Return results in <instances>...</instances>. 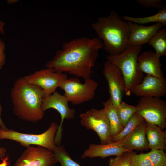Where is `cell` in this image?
<instances>
[{"instance_id":"obj_11","label":"cell","mask_w":166,"mask_h":166,"mask_svg":"<svg viewBox=\"0 0 166 166\" xmlns=\"http://www.w3.org/2000/svg\"><path fill=\"white\" fill-rule=\"evenodd\" d=\"M26 148L13 166H54L58 162L53 151L40 146Z\"/></svg>"},{"instance_id":"obj_28","label":"cell","mask_w":166,"mask_h":166,"mask_svg":"<svg viewBox=\"0 0 166 166\" xmlns=\"http://www.w3.org/2000/svg\"><path fill=\"white\" fill-rule=\"evenodd\" d=\"M162 0H137V2L144 7H152L160 10L165 6L163 4Z\"/></svg>"},{"instance_id":"obj_7","label":"cell","mask_w":166,"mask_h":166,"mask_svg":"<svg viewBox=\"0 0 166 166\" xmlns=\"http://www.w3.org/2000/svg\"><path fill=\"white\" fill-rule=\"evenodd\" d=\"M136 113L147 122L164 129L166 127V102L160 97H141L136 106Z\"/></svg>"},{"instance_id":"obj_25","label":"cell","mask_w":166,"mask_h":166,"mask_svg":"<svg viewBox=\"0 0 166 166\" xmlns=\"http://www.w3.org/2000/svg\"><path fill=\"white\" fill-rule=\"evenodd\" d=\"M124 154L132 166H153L146 153L136 154L134 152H126Z\"/></svg>"},{"instance_id":"obj_23","label":"cell","mask_w":166,"mask_h":166,"mask_svg":"<svg viewBox=\"0 0 166 166\" xmlns=\"http://www.w3.org/2000/svg\"><path fill=\"white\" fill-rule=\"evenodd\" d=\"M115 108L124 128L130 117L136 111V106L130 105L123 101H121Z\"/></svg>"},{"instance_id":"obj_27","label":"cell","mask_w":166,"mask_h":166,"mask_svg":"<svg viewBox=\"0 0 166 166\" xmlns=\"http://www.w3.org/2000/svg\"><path fill=\"white\" fill-rule=\"evenodd\" d=\"M108 166H132L129 160L124 154L110 158Z\"/></svg>"},{"instance_id":"obj_3","label":"cell","mask_w":166,"mask_h":166,"mask_svg":"<svg viewBox=\"0 0 166 166\" xmlns=\"http://www.w3.org/2000/svg\"><path fill=\"white\" fill-rule=\"evenodd\" d=\"M91 27L109 55L120 54L128 47L130 30L128 22L113 10L107 16L99 17Z\"/></svg>"},{"instance_id":"obj_14","label":"cell","mask_w":166,"mask_h":166,"mask_svg":"<svg viewBox=\"0 0 166 166\" xmlns=\"http://www.w3.org/2000/svg\"><path fill=\"white\" fill-rule=\"evenodd\" d=\"M130 30L128 45L138 46L148 43L151 38L163 26L155 23L148 26L128 22Z\"/></svg>"},{"instance_id":"obj_15","label":"cell","mask_w":166,"mask_h":166,"mask_svg":"<svg viewBox=\"0 0 166 166\" xmlns=\"http://www.w3.org/2000/svg\"><path fill=\"white\" fill-rule=\"evenodd\" d=\"M146 128V122L144 121L121 141L123 148L129 152H134L133 150H148Z\"/></svg>"},{"instance_id":"obj_22","label":"cell","mask_w":166,"mask_h":166,"mask_svg":"<svg viewBox=\"0 0 166 166\" xmlns=\"http://www.w3.org/2000/svg\"><path fill=\"white\" fill-rule=\"evenodd\" d=\"M145 120L141 116L136 113L130 117L122 131L117 136L112 137L113 142L121 140L125 137Z\"/></svg>"},{"instance_id":"obj_10","label":"cell","mask_w":166,"mask_h":166,"mask_svg":"<svg viewBox=\"0 0 166 166\" xmlns=\"http://www.w3.org/2000/svg\"><path fill=\"white\" fill-rule=\"evenodd\" d=\"M69 101L64 95L56 91L52 94L44 97L41 106L44 112L49 109H53L60 114L61 121L56 134L54 142L56 146L61 145L62 136V126L65 119H70L74 117L75 110L68 106Z\"/></svg>"},{"instance_id":"obj_34","label":"cell","mask_w":166,"mask_h":166,"mask_svg":"<svg viewBox=\"0 0 166 166\" xmlns=\"http://www.w3.org/2000/svg\"><path fill=\"white\" fill-rule=\"evenodd\" d=\"M8 3L9 4H12L15 3L18 1V0H8L7 1Z\"/></svg>"},{"instance_id":"obj_1","label":"cell","mask_w":166,"mask_h":166,"mask_svg":"<svg viewBox=\"0 0 166 166\" xmlns=\"http://www.w3.org/2000/svg\"><path fill=\"white\" fill-rule=\"evenodd\" d=\"M103 47L102 42L98 37L74 38L63 43L62 49L57 50L45 65L85 80L91 78L99 50Z\"/></svg>"},{"instance_id":"obj_2","label":"cell","mask_w":166,"mask_h":166,"mask_svg":"<svg viewBox=\"0 0 166 166\" xmlns=\"http://www.w3.org/2000/svg\"><path fill=\"white\" fill-rule=\"evenodd\" d=\"M44 95L45 91L40 87L27 83L23 77L18 78L10 93L14 113L28 122L39 121L44 116L41 106Z\"/></svg>"},{"instance_id":"obj_5","label":"cell","mask_w":166,"mask_h":166,"mask_svg":"<svg viewBox=\"0 0 166 166\" xmlns=\"http://www.w3.org/2000/svg\"><path fill=\"white\" fill-rule=\"evenodd\" d=\"M58 126L57 123L52 122L48 129L38 134L22 133L11 129L5 130L0 128V140L14 141L26 148L30 145H38L53 151L56 146L54 139Z\"/></svg>"},{"instance_id":"obj_13","label":"cell","mask_w":166,"mask_h":166,"mask_svg":"<svg viewBox=\"0 0 166 166\" xmlns=\"http://www.w3.org/2000/svg\"><path fill=\"white\" fill-rule=\"evenodd\" d=\"M141 97H160L166 95V78L146 74L141 82L134 86L131 93Z\"/></svg>"},{"instance_id":"obj_6","label":"cell","mask_w":166,"mask_h":166,"mask_svg":"<svg viewBox=\"0 0 166 166\" xmlns=\"http://www.w3.org/2000/svg\"><path fill=\"white\" fill-rule=\"evenodd\" d=\"M98 85L90 78L82 83L77 78H67L59 87L64 91V95L73 105H79L92 99Z\"/></svg>"},{"instance_id":"obj_33","label":"cell","mask_w":166,"mask_h":166,"mask_svg":"<svg viewBox=\"0 0 166 166\" xmlns=\"http://www.w3.org/2000/svg\"><path fill=\"white\" fill-rule=\"evenodd\" d=\"M5 24V23L3 21L0 20V33L2 34H4V26Z\"/></svg>"},{"instance_id":"obj_21","label":"cell","mask_w":166,"mask_h":166,"mask_svg":"<svg viewBox=\"0 0 166 166\" xmlns=\"http://www.w3.org/2000/svg\"><path fill=\"white\" fill-rule=\"evenodd\" d=\"M148 44L160 57L166 55V28L163 26L150 40Z\"/></svg>"},{"instance_id":"obj_9","label":"cell","mask_w":166,"mask_h":166,"mask_svg":"<svg viewBox=\"0 0 166 166\" xmlns=\"http://www.w3.org/2000/svg\"><path fill=\"white\" fill-rule=\"evenodd\" d=\"M81 125L94 131L99 137L100 144L112 142L108 119L103 109H92L80 115Z\"/></svg>"},{"instance_id":"obj_16","label":"cell","mask_w":166,"mask_h":166,"mask_svg":"<svg viewBox=\"0 0 166 166\" xmlns=\"http://www.w3.org/2000/svg\"><path fill=\"white\" fill-rule=\"evenodd\" d=\"M128 151L123 147L121 141L105 144H90L81 156V158L99 157L104 158L112 156L121 155Z\"/></svg>"},{"instance_id":"obj_12","label":"cell","mask_w":166,"mask_h":166,"mask_svg":"<svg viewBox=\"0 0 166 166\" xmlns=\"http://www.w3.org/2000/svg\"><path fill=\"white\" fill-rule=\"evenodd\" d=\"M103 73L108 83L110 97L113 106L116 108L122 101L125 92L124 77L118 68L107 61L104 63Z\"/></svg>"},{"instance_id":"obj_26","label":"cell","mask_w":166,"mask_h":166,"mask_svg":"<svg viewBox=\"0 0 166 166\" xmlns=\"http://www.w3.org/2000/svg\"><path fill=\"white\" fill-rule=\"evenodd\" d=\"M146 154L153 166H166V154L164 150H151Z\"/></svg>"},{"instance_id":"obj_20","label":"cell","mask_w":166,"mask_h":166,"mask_svg":"<svg viewBox=\"0 0 166 166\" xmlns=\"http://www.w3.org/2000/svg\"><path fill=\"white\" fill-rule=\"evenodd\" d=\"M121 18L124 20L137 24H143L152 22L160 23L163 26H166V6L159 10L156 14L143 17H134L128 16H122Z\"/></svg>"},{"instance_id":"obj_4","label":"cell","mask_w":166,"mask_h":166,"mask_svg":"<svg viewBox=\"0 0 166 166\" xmlns=\"http://www.w3.org/2000/svg\"><path fill=\"white\" fill-rule=\"evenodd\" d=\"M142 49V45H129L123 53L117 55H109L107 57V61L121 71L124 79L125 93L127 96L130 95L132 89L140 83L144 77L137 62V57Z\"/></svg>"},{"instance_id":"obj_19","label":"cell","mask_w":166,"mask_h":166,"mask_svg":"<svg viewBox=\"0 0 166 166\" xmlns=\"http://www.w3.org/2000/svg\"><path fill=\"white\" fill-rule=\"evenodd\" d=\"M102 104L109 121L110 135L112 138L119 134L124 127L110 97L105 101L103 102Z\"/></svg>"},{"instance_id":"obj_29","label":"cell","mask_w":166,"mask_h":166,"mask_svg":"<svg viewBox=\"0 0 166 166\" xmlns=\"http://www.w3.org/2000/svg\"><path fill=\"white\" fill-rule=\"evenodd\" d=\"M5 49V43L0 38V70L2 69L6 62Z\"/></svg>"},{"instance_id":"obj_31","label":"cell","mask_w":166,"mask_h":166,"mask_svg":"<svg viewBox=\"0 0 166 166\" xmlns=\"http://www.w3.org/2000/svg\"><path fill=\"white\" fill-rule=\"evenodd\" d=\"M2 110V108L0 103V128L4 130H8V129L5 126L1 117Z\"/></svg>"},{"instance_id":"obj_8","label":"cell","mask_w":166,"mask_h":166,"mask_svg":"<svg viewBox=\"0 0 166 166\" xmlns=\"http://www.w3.org/2000/svg\"><path fill=\"white\" fill-rule=\"evenodd\" d=\"M23 77L27 83L42 88L45 91L44 97L56 92V89L68 78L66 73L51 68L41 69Z\"/></svg>"},{"instance_id":"obj_30","label":"cell","mask_w":166,"mask_h":166,"mask_svg":"<svg viewBox=\"0 0 166 166\" xmlns=\"http://www.w3.org/2000/svg\"><path fill=\"white\" fill-rule=\"evenodd\" d=\"M9 157L7 155L1 160L2 162L0 163V166H8L10 165V162L9 161Z\"/></svg>"},{"instance_id":"obj_24","label":"cell","mask_w":166,"mask_h":166,"mask_svg":"<svg viewBox=\"0 0 166 166\" xmlns=\"http://www.w3.org/2000/svg\"><path fill=\"white\" fill-rule=\"evenodd\" d=\"M53 152L61 166H81L71 158L63 145L56 146Z\"/></svg>"},{"instance_id":"obj_32","label":"cell","mask_w":166,"mask_h":166,"mask_svg":"<svg viewBox=\"0 0 166 166\" xmlns=\"http://www.w3.org/2000/svg\"><path fill=\"white\" fill-rule=\"evenodd\" d=\"M6 151L4 147H0V160H2L6 156Z\"/></svg>"},{"instance_id":"obj_18","label":"cell","mask_w":166,"mask_h":166,"mask_svg":"<svg viewBox=\"0 0 166 166\" xmlns=\"http://www.w3.org/2000/svg\"><path fill=\"white\" fill-rule=\"evenodd\" d=\"M146 122V134L149 149L165 150L166 131L158 125Z\"/></svg>"},{"instance_id":"obj_17","label":"cell","mask_w":166,"mask_h":166,"mask_svg":"<svg viewBox=\"0 0 166 166\" xmlns=\"http://www.w3.org/2000/svg\"><path fill=\"white\" fill-rule=\"evenodd\" d=\"M160 57L152 51H146L139 55L137 62L141 71L143 73L159 78L164 77L161 69L162 64Z\"/></svg>"}]
</instances>
